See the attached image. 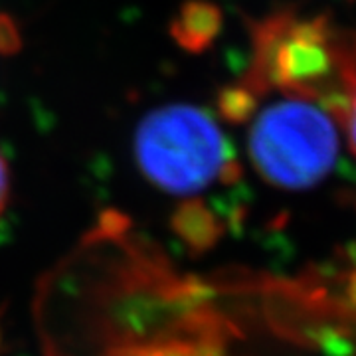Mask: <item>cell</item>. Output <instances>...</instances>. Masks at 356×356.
Listing matches in <instances>:
<instances>
[{
    "instance_id": "obj_1",
    "label": "cell",
    "mask_w": 356,
    "mask_h": 356,
    "mask_svg": "<svg viewBox=\"0 0 356 356\" xmlns=\"http://www.w3.org/2000/svg\"><path fill=\"white\" fill-rule=\"evenodd\" d=\"M267 95L321 103L343 119L356 93V32L327 16L277 13L254 26L250 67L238 83Z\"/></svg>"
},
{
    "instance_id": "obj_2",
    "label": "cell",
    "mask_w": 356,
    "mask_h": 356,
    "mask_svg": "<svg viewBox=\"0 0 356 356\" xmlns=\"http://www.w3.org/2000/svg\"><path fill=\"white\" fill-rule=\"evenodd\" d=\"M248 121V156L267 184L305 191L331 175L343 127L321 103L281 95Z\"/></svg>"
},
{
    "instance_id": "obj_3",
    "label": "cell",
    "mask_w": 356,
    "mask_h": 356,
    "mask_svg": "<svg viewBox=\"0 0 356 356\" xmlns=\"http://www.w3.org/2000/svg\"><path fill=\"white\" fill-rule=\"evenodd\" d=\"M143 177L168 194L192 196L236 175V161L216 119L175 103L149 113L135 135Z\"/></svg>"
},
{
    "instance_id": "obj_4",
    "label": "cell",
    "mask_w": 356,
    "mask_h": 356,
    "mask_svg": "<svg viewBox=\"0 0 356 356\" xmlns=\"http://www.w3.org/2000/svg\"><path fill=\"white\" fill-rule=\"evenodd\" d=\"M222 16L214 4L204 0H191L180 8L172 22V36L188 51H202L220 32Z\"/></svg>"
},
{
    "instance_id": "obj_5",
    "label": "cell",
    "mask_w": 356,
    "mask_h": 356,
    "mask_svg": "<svg viewBox=\"0 0 356 356\" xmlns=\"http://www.w3.org/2000/svg\"><path fill=\"white\" fill-rule=\"evenodd\" d=\"M341 127H343V133L346 135L348 149H350L353 154L356 156V93L355 97L350 99V103H348L343 119H341Z\"/></svg>"
},
{
    "instance_id": "obj_6",
    "label": "cell",
    "mask_w": 356,
    "mask_h": 356,
    "mask_svg": "<svg viewBox=\"0 0 356 356\" xmlns=\"http://www.w3.org/2000/svg\"><path fill=\"white\" fill-rule=\"evenodd\" d=\"M18 30L13 20L0 16V51H14L18 48Z\"/></svg>"
},
{
    "instance_id": "obj_7",
    "label": "cell",
    "mask_w": 356,
    "mask_h": 356,
    "mask_svg": "<svg viewBox=\"0 0 356 356\" xmlns=\"http://www.w3.org/2000/svg\"><path fill=\"white\" fill-rule=\"evenodd\" d=\"M8 194H10V177H8V166L6 161L0 153V214L4 210V206L8 202Z\"/></svg>"
}]
</instances>
